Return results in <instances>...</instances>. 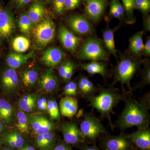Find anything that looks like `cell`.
<instances>
[{
  "label": "cell",
  "instance_id": "obj_1",
  "mask_svg": "<svg viewBox=\"0 0 150 150\" xmlns=\"http://www.w3.org/2000/svg\"><path fill=\"white\" fill-rule=\"evenodd\" d=\"M125 105L116 122V126L121 131L136 126L138 129L149 127L150 123L149 108L137 101L132 93L128 91L123 99Z\"/></svg>",
  "mask_w": 150,
  "mask_h": 150
},
{
  "label": "cell",
  "instance_id": "obj_2",
  "mask_svg": "<svg viewBox=\"0 0 150 150\" xmlns=\"http://www.w3.org/2000/svg\"><path fill=\"white\" fill-rule=\"evenodd\" d=\"M97 93L86 99L89 102L90 106L99 112L101 118L107 119L109 126L111 129H113L115 126L111 119V114H115L113 108L123 100L128 92L121 93L118 89L113 86L105 88L100 86Z\"/></svg>",
  "mask_w": 150,
  "mask_h": 150
},
{
  "label": "cell",
  "instance_id": "obj_3",
  "mask_svg": "<svg viewBox=\"0 0 150 150\" xmlns=\"http://www.w3.org/2000/svg\"><path fill=\"white\" fill-rule=\"evenodd\" d=\"M120 61L113 70L114 78L113 85L120 83L121 87L123 88L126 85L129 92L132 93L133 89L131 87V81L138 71L139 70L142 63L144 60L139 57L131 56L129 53L119 54Z\"/></svg>",
  "mask_w": 150,
  "mask_h": 150
},
{
  "label": "cell",
  "instance_id": "obj_4",
  "mask_svg": "<svg viewBox=\"0 0 150 150\" xmlns=\"http://www.w3.org/2000/svg\"><path fill=\"white\" fill-rule=\"evenodd\" d=\"M33 40L39 47H45L54 41L56 35V25L51 18L42 19L33 27Z\"/></svg>",
  "mask_w": 150,
  "mask_h": 150
},
{
  "label": "cell",
  "instance_id": "obj_5",
  "mask_svg": "<svg viewBox=\"0 0 150 150\" xmlns=\"http://www.w3.org/2000/svg\"><path fill=\"white\" fill-rule=\"evenodd\" d=\"M77 56L82 60L91 61H106L109 58L101 41L94 37L89 38L84 42Z\"/></svg>",
  "mask_w": 150,
  "mask_h": 150
},
{
  "label": "cell",
  "instance_id": "obj_6",
  "mask_svg": "<svg viewBox=\"0 0 150 150\" xmlns=\"http://www.w3.org/2000/svg\"><path fill=\"white\" fill-rule=\"evenodd\" d=\"M79 128L85 139L90 142H95L100 134H108L99 119L91 112L83 113Z\"/></svg>",
  "mask_w": 150,
  "mask_h": 150
},
{
  "label": "cell",
  "instance_id": "obj_7",
  "mask_svg": "<svg viewBox=\"0 0 150 150\" xmlns=\"http://www.w3.org/2000/svg\"><path fill=\"white\" fill-rule=\"evenodd\" d=\"M66 22L68 26L78 35H90L94 32L92 25L83 15L70 16L66 19Z\"/></svg>",
  "mask_w": 150,
  "mask_h": 150
},
{
  "label": "cell",
  "instance_id": "obj_8",
  "mask_svg": "<svg viewBox=\"0 0 150 150\" xmlns=\"http://www.w3.org/2000/svg\"><path fill=\"white\" fill-rule=\"evenodd\" d=\"M28 117L30 127L37 135L53 132L56 129V124L45 115L31 114Z\"/></svg>",
  "mask_w": 150,
  "mask_h": 150
},
{
  "label": "cell",
  "instance_id": "obj_9",
  "mask_svg": "<svg viewBox=\"0 0 150 150\" xmlns=\"http://www.w3.org/2000/svg\"><path fill=\"white\" fill-rule=\"evenodd\" d=\"M132 144L127 135L123 134L106 135L102 142L103 150H132Z\"/></svg>",
  "mask_w": 150,
  "mask_h": 150
},
{
  "label": "cell",
  "instance_id": "obj_10",
  "mask_svg": "<svg viewBox=\"0 0 150 150\" xmlns=\"http://www.w3.org/2000/svg\"><path fill=\"white\" fill-rule=\"evenodd\" d=\"M64 141L68 144L78 145L85 142L84 137L77 124L74 122H66L60 127Z\"/></svg>",
  "mask_w": 150,
  "mask_h": 150
},
{
  "label": "cell",
  "instance_id": "obj_11",
  "mask_svg": "<svg viewBox=\"0 0 150 150\" xmlns=\"http://www.w3.org/2000/svg\"><path fill=\"white\" fill-rule=\"evenodd\" d=\"M58 38L63 47L72 54L76 51L82 40L81 38L76 36L63 25L59 28Z\"/></svg>",
  "mask_w": 150,
  "mask_h": 150
},
{
  "label": "cell",
  "instance_id": "obj_12",
  "mask_svg": "<svg viewBox=\"0 0 150 150\" xmlns=\"http://www.w3.org/2000/svg\"><path fill=\"white\" fill-rule=\"evenodd\" d=\"M15 30L13 13L8 9H3L0 13V38L3 39L9 38Z\"/></svg>",
  "mask_w": 150,
  "mask_h": 150
},
{
  "label": "cell",
  "instance_id": "obj_13",
  "mask_svg": "<svg viewBox=\"0 0 150 150\" xmlns=\"http://www.w3.org/2000/svg\"><path fill=\"white\" fill-rule=\"evenodd\" d=\"M84 11L91 21H98L101 18L107 5V0H87Z\"/></svg>",
  "mask_w": 150,
  "mask_h": 150
},
{
  "label": "cell",
  "instance_id": "obj_14",
  "mask_svg": "<svg viewBox=\"0 0 150 150\" xmlns=\"http://www.w3.org/2000/svg\"><path fill=\"white\" fill-rule=\"evenodd\" d=\"M132 144L141 150L150 149V129L149 127L138 129L133 133L127 134Z\"/></svg>",
  "mask_w": 150,
  "mask_h": 150
},
{
  "label": "cell",
  "instance_id": "obj_15",
  "mask_svg": "<svg viewBox=\"0 0 150 150\" xmlns=\"http://www.w3.org/2000/svg\"><path fill=\"white\" fill-rule=\"evenodd\" d=\"M2 87L7 94L16 91L19 86L18 75L14 69L10 68L5 70L1 76Z\"/></svg>",
  "mask_w": 150,
  "mask_h": 150
},
{
  "label": "cell",
  "instance_id": "obj_16",
  "mask_svg": "<svg viewBox=\"0 0 150 150\" xmlns=\"http://www.w3.org/2000/svg\"><path fill=\"white\" fill-rule=\"evenodd\" d=\"M64 58V53L61 48L51 47L44 51L40 61L45 66L53 68L60 64Z\"/></svg>",
  "mask_w": 150,
  "mask_h": 150
},
{
  "label": "cell",
  "instance_id": "obj_17",
  "mask_svg": "<svg viewBox=\"0 0 150 150\" xmlns=\"http://www.w3.org/2000/svg\"><path fill=\"white\" fill-rule=\"evenodd\" d=\"M59 87V82L54 70L51 69L43 72L39 79V87L48 92L56 91Z\"/></svg>",
  "mask_w": 150,
  "mask_h": 150
},
{
  "label": "cell",
  "instance_id": "obj_18",
  "mask_svg": "<svg viewBox=\"0 0 150 150\" xmlns=\"http://www.w3.org/2000/svg\"><path fill=\"white\" fill-rule=\"evenodd\" d=\"M79 107L77 99L74 97L65 96L59 102V110L63 116L71 118L76 114Z\"/></svg>",
  "mask_w": 150,
  "mask_h": 150
},
{
  "label": "cell",
  "instance_id": "obj_19",
  "mask_svg": "<svg viewBox=\"0 0 150 150\" xmlns=\"http://www.w3.org/2000/svg\"><path fill=\"white\" fill-rule=\"evenodd\" d=\"M34 51L25 55L11 52L7 56L6 61L10 68L15 69L27 64L30 59L34 58Z\"/></svg>",
  "mask_w": 150,
  "mask_h": 150
},
{
  "label": "cell",
  "instance_id": "obj_20",
  "mask_svg": "<svg viewBox=\"0 0 150 150\" xmlns=\"http://www.w3.org/2000/svg\"><path fill=\"white\" fill-rule=\"evenodd\" d=\"M143 30L134 34L129 40V53L131 56L140 57L142 55L144 44L143 42Z\"/></svg>",
  "mask_w": 150,
  "mask_h": 150
},
{
  "label": "cell",
  "instance_id": "obj_21",
  "mask_svg": "<svg viewBox=\"0 0 150 150\" xmlns=\"http://www.w3.org/2000/svg\"><path fill=\"white\" fill-rule=\"evenodd\" d=\"M38 98V95L36 93L24 95L18 100L19 108L24 112H33L37 108L36 103Z\"/></svg>",
  "mask_w": 150,
  "mask_h": 150
},
{
  "label": "cell",
  "instance_id": "obj_22",
  "mask_svg": "<svg viewBox=\"0 0 150 150\" xmlns=\"http://www.w3.org/2000/svg\"><path fill=\"white\" fill-rule=\"evenodd\" d=\"M13 108L10 103L4 98H0V121L6 125H12L13 121Z\"/></svg>",
  "mask_w": 150,
  "mask_h": 150
},
{
  "label": "cell",
  "instance_id": "obj_23",
  "mask_svg": "<svg viewBox=\"0 0 150 150\" xmlns=\"http://www.w3.org/2000/svg\"><path fill=\"white\" fill-rule=\"evenodd\" d=\"M81 67L83 69L90 75L99 74L103 77H106L108 75L106 65L103 62L91 61L81 65Z\"/></svg>",
  "mask_w": 150,
  "mask_h": 150
},
{
  "label": "cell",
  "instance_id": "obj_24",
  "mask_svg": "<svg viewBox=\"0 0 150 150\" xmlns=\"http://www.w3.org/2000/svg\"><path fill=\"white\" fill-rule=\"evenodd\" d=\"M45 13L46 9L43 4L36 1L30 7L27 15L34 25L43 19Z\"/></svg>",
  "mask_w": 150,
  "mask_h": 150
},
{
  "label": "cell",
  "instance_id": "obj_25",
  "mask_svg": "<svg viewBox=\"0 0 150 150\" xmlns=\"http://www.w3.org/2000/svg\"><path fill=\"white\" fill-rule=\"evenodd\" d=\"M103 37L105 48L110 54L114 56L118 62V55L115 49L114 41V30L108 26L103 31Z\"/></svg>",
  "mask_w": 150,
  "mask_h": 150
},
{
  "label": "cell",
  "instance_id": "obj_26",
  "mask_svg": "<svg viewBox=\"0 0 150 150\" xmlns=\"http://www.w3.org/2000/svg\"><path fill=\"white\" fill-rule=\"evenodd\" d=\"M109 15L112 18L125 21V9L120 0H110Z\"/></svg>",
  "mask_w": 150,
  "mask_h": 150
},
{
  "label": "cell",
  "instance_id": "obj_27",
  "mask_svg": "<svg viewBox=\"0 0 150 150\" xmlns=\"http://www.w3.org/2000/svg\"><path fill=\"white\" fill-rule=\"evenodd\" d=\"M38 78V72L35 69H25L22 72V81L27 88L32 87L35 86Z\"/></svg>",
  "mask_w": 150,
  "mask_h": 150
},
{
  "label": "cell",
  "instance_id": "obj_28",
  "mask_svg": "<svg viewBox=\"0 0 150 150\" xmlns=\"http://www.w3.org/2000/svg\"><path fill=\"white\" fill-rule=\"evenodd\" d=\"M144 67L141 72V80L132 88L133 91L142 89L145 86L150 83V62L149 59L144 61Z\"/></svg>",
  "mask_w": 150,
  "mask_h": 150
},
{
  "label": "cell",
  "instance_id": "obj_29",
  "mask_svg": "<svg viewBox=\"0 0 150 150\" xmlns=\"http://www.w3.org/2000/svg\"><path fill=\"white\" fill-rule=\"evenodd\" d=\"M55 142V135L53 132L38 135L35 139V143L37 146L41 149L52 146Z\"/></svg>",
  "mask_w": 150,
  "mask_h": 150
},
{
  "label": "cell",
  "instance_id": "obj_30",
  "mask_svg": "<svg viewBox=\"0 0 150 150\" xmlns=\"http://www.w3.org/2000/svg\"><path fill=\"white\" fill-rule=\"evenodd\" d=\"M125 12V22L127 24H132L136 21L134 12L135 10L134 0H121Z\"/></svg>",
  "mask_w": 150,
  "mask_h": 150
},
{
  "label": "cell",
  "instance_id": "obj_31",
  "mask_svg": "<svg viewBox=\"0 0 150 150\" xmlns=\"http://www.w3.org/2000/svg\"><path fill=\"white\" fill-rule=\"evenodd\" d=\"M17 128L19 132L23 134L29 133L30 126L28 123V117L25 112L21 110L16 113Z\"/></svg>",
  "mask_w": 150,
  "mask_h": 150
},
{
  "label": "cell",
  "instance_id": "obj_32",
  "mask_svg": "<svg viewBox=\"0 0 150 150\" xmlns=\"http://www.w3.org/2000/svg\"><path fill=\"white\" fill-rule=\"evenodd\" d=\"M30 46L29 40L22 36H18L13 40L12 47L18 53H23L28 50Z\"/></svg>",
  "mask_w": 150,
  "mask_h": 150
},
{
  "label": "cell",
  "instance_id": "obj_33",
  "mask_svg": "<svg viewBox=\"0 0 150 150\" xmlns=\"http://www.w3.org/2000/svg\"><path fill=\"white\" fill-rule=\"evenodd\" d=\"M47 111L51 119L59 120L60 118V112L59 105L55 99H51L47 102Z\"/></svg>",
  "mask_w": 150,
  "mask_h": 150
},
{
  "label": "cell",
  "instance_id": "obj_34",
  "mask_svg": "<svg viewBox=\"0 0 150 150\" xmlns=\"http://www.w3.org/2000/svg\"><path fill=\"white\" fill-rule=\"evenodd\" d=\"M18 24L21 30L25 34H28L33 28L32 22L26 14H23L19 18Z\"/></svg>",
  "mask_w": 150,
  "mask_h": 150
},
{
  "label": "cell",
  "instance_id": "obj_35",
  "mask_svg": "<svg viewBox=\"0 0 150 150\" xmlns=\"http://www.w3.org/2000/svg\"><path fill=\"white\" fill-rule=\"evenodd\" d=\"M78 93L77 83L74 81H70L64 87L63 94L65 96L75 97Z\"/></svg>",
  "mask_w": 150,
  "mask_h": 150
},
{
  "label": "cell",
  "instance_id": "obj_36",
  "mask_svg": "<svg viewBox=\"0 0 150 150\" xmlns=\"http://www.w3.org/2000/svg\"><path fill=\"white\" fill-rule=\"evenodd\" d=\"M135 9L140 11L143 16L148 15L150 10V0H134Z\"/></svg>",
  "mask_w": 150,
  "mask_h": 150
},
{
  "label": "cell",
  "instance_id": "obj_37",
  "mask_svg": "<svg viewBox=\"0 0 150 150\" xmlns=\"http://www.w3.org/2000/svg\"><path fill=\"white\" fill-rule=\"evenodd\" d=\"M80 78L83 81L86 87L87 98L92 96L94 95L97 93L98 91V88L94 85L91 81L86 76H82L80 77Z\"/></svg>",
  "mask_w": 150,
  "mask_h": 150
},
{
  "label": "cell",
  "instance_id": "obj_38",
  "mask_svg": "<svg viewBox=\"0 0 150 150\" xmlns=\"http://www.w3.org/2000/svg\"><path fill=\"white\" fill-rule=\"evenodd\" d=\"M7 136L11 138L16 144L17 148L22 147L24 144V139L19 131H12L8 132L5 134Z\"/></svg>",
  "mask_w": 150,
  "mask_h": 150
},
{
  "label": "cell",
  "instance_id": "obj_39",
  "mask_svg": "<svg viewBox=\"0 0 150 150\" xmlns=\"http://www.w3.org/2000/svg\"><path fill=\"white\" fill-rule=\"evenodd\" d=\"M65 0H53V8L54 13L57 16H60L65 12Z\"/></svg>",
  "mask_w": 150,
  "mask_h": 150
},
{
  "label": "cell",
  "instance_id": "obj_40",
  "mask_svg": "<svg viewBox=\"0 0 150 150\" xmlns=\"http://www.w3.org/2000/svg\"><path fill=\"white\" fill-rule=\"evenodd\" d=\"M81 0H65V11L72 10L80 6Z\"/></svg>",
  "mask_w": 150,
  "mask_h": 150
},
{
  "label": "cell",
  "instance_id": "obj_41",
  "mask_svg": "<svg viewBox=\"0 0 150 150\" xmlns=\"http://www.w3.org/2000/svg\"><path fill=\"white\" fill-rule=\"evenodd\" d=\"M74 64L73 62L68 61V62H65L64 64H62L60 67H59L58 71L59 74L61 77L64 79L65 75L68 71V70L70 68L72 65Z\"/></svg>",
  "mask_w": 150,
  "mask_h": 150
},
{
  "label": "cell",
  "instance_id": "obj_42",
  "mask_svg": "<svg viewBox=\"0 0 150 150\" xmlns=\"http://www.w3.org/2000/svg\"><path fill=\"white\" fill-rule=\"evenodd\" d=\"M47 102L48 101L45 97L38 98L36 103L38 110L41 111H47Z\"/></svg>",
  "mask_w": 150,
  "mask_h": 150
},
{
  "label": "cell",
  "instance_id": "obj_43",
  "mask_svg": "<svg viewBox=\"0 0 150 150\" xmlns=\"http://www.w3.org/2000/svg\"><path fill=\"white\" fill-rule=\"evenodd\" d=\"M143 26H144V33L150 31V17L149 14L143 16Z\"/></svg>",
  "mask_w": 150,
  "mask_h": 150
},
{
  "label": "cell",
  "instance_id": "obj_44",
  "mask_svg": "<svg viewBox=\"0 0 150 150\" xmlns=\"http://www.w3.org/2000/svg\"><path fill=\"white\" fill-rule=\"evenodd\" d=\"M142 55L145 57H149L150 56V38H147L145 45H144Z\"/></svg>",
  "mask_w": 150,
  "mask_h": 150
},
{
  "label": "cell",
  "instance_id": "obj_45",
  "mask_svg": "<svg viewBox=\"0 0 150 150\" xmlns=\"http://www.w3.org/2000/svg\"><path fill=\"white\" fill-rule=\"evenodd\" d=\"M76 65L74 63L70 67L69 69L68 70V71L65 75V78L64 79V80L66 81H69L71 80L74 73L75 70L76 69Z\"/></svg>",
  "mask_w": 150,
  "mask_h": 150
},
{
  "label": "cell",
  "instance_id": "obj_46",
  "mask_svg": "<svg viewBox=\"0 0 150 150\" xmlns=\"http://www.w3.org/2000/svg\"><path fill=\"white\" fill-rule=\"evenodd\" d=\"M33 0H12L14 4L18 8H23L27 5Z\"/></svg>",
  "mask_w": 150,
  "mask_h": 150
},
{
  "label": "cell",
  "instance_id": "obj_47",
  "mask_svg": "<svg viewBox=\"0 0 150 150\" xmlns=\"http://www.w3.org/2000/svg\"><path fill=\"white\" fill-rule=\"evenodd\" d=\"M53 150H74L69 144L67 143H62L58 144L55 147Z\"/></svg>",
  "mask_w": 150,
  "mask_h": 150
},
{
  "label": "cell",
  "instance_id": "obj_48",
  "mask_svg": "<svg viewBox=\"0 0 150 150\" xmlns=\"http://www.w3.org/2000/svg\"><path fill=\"white\" fill-rule=\"evenodd\" d=\"M142 100H140L141 102L143 103L146 106H147L150 109V93H148L145 95L142 98Z\"/></svg>",
  "mask_w": 150,
  "mask_h": 150
},
{
  "label": "cell",
  "instance_id": "obj_49",
  "mask_svg": "<svg viewBox=\"0 0 150 150\" xmlns=\"http://www.w3.org/2000/svg\"><path fill=\"white\" fill-rule=\"evenodd\" d=\"M81 150H98V149L95 145L90 146L84 144Z\"/></svg>",
  "mask_w": 150,
  "mask_h": 150
},
{
  "label": "cell",
  "instance_id": "obj_50",
  "mask_svg": "<svg viewBox=\"0 0 150 150\" xmlns=\"http://www.w3.org/2000/svg\"><path fill=\"white\" fill-rule=\"evenodd\" d=\"M21 150H35L33 147L31 146H27L25 147L24 148H23Z\"/></svg>",
  "mask_w": 150,
  "mask_h": 150
},
{
  "label": "cell",
  "instance_id": "obj_51",
  "mask_svg": "<svg viewBox=\"0 0 150 150\" xmlns=\"http://www.w3.org/2000/svg\"><path fill=\"white\" fill-rule=\"evenodd\" d=\"M4 123L2 122L1 121H0V129H3L4 130Z\"/></svg>",
  "mask_w": 150,
  "mask_h": 150
},
{
  "label": "cell",
  "instance_id": "obj_52",
  "mask_svg": "<svg viewBox=\"0 0 150 150\" xmlns=\"http://www.w3.org/2000/svg\"><path fill=\"white\" fill-rule=\"evenodd\" d=\"M2 7L0 5V13H1V12L3 10Z\"/></svg>",
  "mask_w": 150,
  "mask_h": 150
},
{
  "label": "cell",
  "instance_id": "obj_53",
  "mask_svg": "<svg viewBox=\"0 0 150 150\" xmlns=\"http://www.w3.org/2000/svg\"><path fill=\"white\" fill-rule=\"evenodd\" d=\"M35 1H37L40 2H41V1H46V0H35Z\"/></svg>",
  "mask_w": 150,
  "mask_h": 150
},
{
  "label": "cell",
  "instance_id": "obj_54",
  "mask_svg": "<svg viewBox=\"0 0 150 150\" xmlns=\"http://www.w3.org/2000/svg\"><path fill=\"white\" fill-rule=\"evenodd\" d=\"M81 2L84 3L85 2H86L87 0H81Z\"/></svg>",
  "mask_w": 150,
  "mask_h": 150
},
{
  "label": "cell",
  "instance_id": "obj_55",
  "mask_svg": "<svg viewBox=\"0 0 150 150\" xmlns=\"http://www.w3.org/2000/svg\"><path fill=\"white\" fill-rule=\"evenodd\" d=\"M3 130H4L3 129H0V134L2 133V132Z\"/></svg>",
  "mask_w": 150,
  "mask_h": 150
},
{
  "label": "cell",
  "instance_id": "obj_56",
  "mask_svg": "<svg viewBox=\"0 0 150 150\" xmlns=\"http://www.w3.org/2000/svg\"><path fill=\"white\" fill-rule=\"evenodd\" d=\"M3 150H11L9 149H4Z\"/></svg>",
  "mask_w": 150,
  "mask_h": 150
},
{
  "label": "cell",
  "instance_id": "obj_57",
  "mask_svg": "<svg viewBox=\"0 0 150 150\" xmlns=\"http://www.w3.org/2000/svg\"><path fill=\"white\" fill-rule=\"evenodd\" d=\"M0 44H1V41H0Z\"/></svg>",
  "mask_w": 150,
  "mask_h": 150
}]
</instances>
